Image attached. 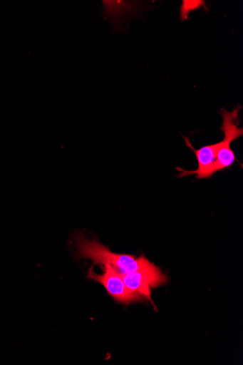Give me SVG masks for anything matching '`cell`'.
<instances>
[{
  "label": "cell",
  "instance_id": "cell-1",
  "mask_svg": "<svg viewBox=\"0 0 243 365\" xmlns=\"http://www.w3.org/2000/svg\"><path fill=\"white\" fill-rule=\"evenodd\" d=\"M73 242L78 259L92 260L93 267L98 264L102 268L111 267L120 275L136 272L151 263L144 255L136 258L134 255L113 252L98 239L88 238L81 231L73 236Z\"/></svg>",
  "mask_w": 243,
  "mask_h": 365
},
{
  "label": "cell",
  "instance_id": "cell-2",
  "mask_svg": "<svg viewBox=\"0 0 243 365\" xmlns=\"http://www.w3.org/2000/svg\"><path fill=\"white\" fill-rule=\"evenodd\" d=\"M240 109L241 107L237 106L231 112L225 109L221 110L223 118L221 130L224 132V138L219 142L220 145L215 162L216 173L230 168L234 161L239 162L230 145L233 141L243 136V128L239 127L238 120Z\"/></svg>",
  "mask_w": 243,
  "mask_h": 365
},
{
  "label": "cell",
  "instance_id": "cell-3",
  "mask_svg": "<svg viewBox=\"0 0 243 365\" xmlns=\"http://www.w3.org/2000/svg\"><path fill=\"white\" fill-rule=\"evenodd\" d=\"M102 269L103 273L99 274L94 272L93 267H91L88 270L87 278L102 284L115 302L128 305L131 303L143 302L147 300L140 293L128 288L120 274L111 267H107Z\"/></svg>",
  "mask_w": 243,
  "mask_h": 365
},
{
  "label": "cell",
  "instance_id": "cell-4",
  "mask_svg": "<svg viewBox=\"0 0 243 365\" xmlns=\"http://www.w3.org/2000/svg\"><path fill=\"white\" fill-rule=\"evenodd\" d=\"M120 276L128 288L143 294L155 308L151 297V289H155L168 282V277L152 262L146 267Z\"/></svg>",
  "mask_w": 243,
  "mask_h": 365
},
{
  "label": "cell",
  "instance_id": "cell-5",
  "mask_svg": "<svg viewBox=\"0 0 243 365\" xmlns=\"http://www.w3.org/2000/svg\"><path fill=\"white\" fill-rule=\"evenodd\" d=\"M186 145L194 151L198 162V168L196 170L188 171L177 168L180 173L177 178H184L190 175H196L197 180L210 179L216 174L215 162L220 143L206 145L196 150L192 145L189 138L184 137Z\"/></svg>",
  "mask_w": 243,
  "mask_h": 365
}]
</instances>
